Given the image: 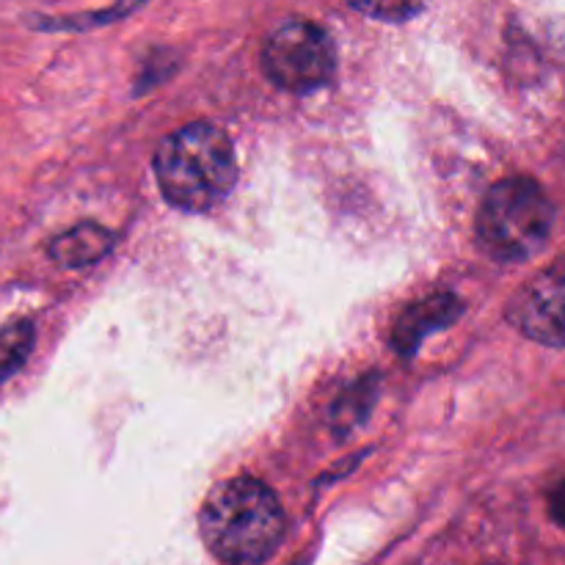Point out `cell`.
Wrapping results in <instances>:
<instances>
[{"label":"cell","mask_w":565,"mask_h":565,"mask_svg":"<svg viewBox=\"0 0 565 565\" xmlns=\"http://www.w3.org/2000/svg\"><path fill=\"white\" fill-rule=\"evenodd\" d=\"M263 64L276 86L296 94L329 86L337 72V47L329 31L309 20H290L276 28L263 50Z\"/></svg>","instance_id":"277c9868"},{"label":"cell","mask_w":565,"mask_h":565,"mask_svg":"<svg viewBox=\"0 0 565 565\" xmlns=\"http://www.w3.org/2000/svg\"><path fill=\"white\" fill-rule=\"evenodd\" d=\"M114 246V235L103 230L99 224H81L75 230L64 232L50 243V254L55 263L66 265V268H81V265H92L103 259Z\"/></svg>","instance_id":"52a82bcc"},{"label":"cell","mask_w":565,"mask_h":565,"mask_svg":"<svg viewBox=\"0 0 565 565\" xmlns=\"http://www.w3.org/2000/svg\"><path fill=\"white\" fill-rule=\"evenodd\" d=\"M351 6L362 14L381 22H406L423 14L428 0H351Z\"/></svg>","instance_id":"9c48e42d"},{"label":"cell","mask_w":565,"mask_h":565,"mask_svg":"<svg viewBox=\"0 0 565 565\" xmlns=\"http://www.w3.org/2000/svg\"><path fill=\"white\" fill-rule=\"evenodd\" d=\"M33 340H36V334H33V326L28 320L11 323L9 329L0 331V381L14 375L25 364V359L31 356Z\"/></svg>","instance_id":"ba28073f"},{"label":"cell","mask_w":565,"mask_h":565,"mask_svg":"<svg viewBox=\"0 0 565 565\" xmlns=\"http://www.w3.org/2000/svg\"><path fill=\"white\" fill-rule=\"evenodd\" d=\"M508 320L541 345L565 348V254L511 298Z\"/></svg>","instance_id":"5b68a950"},{"label":"cell","mask_w":565,"mask_h":565,"mask_svg":"<svg viewBox=\"0 0 565 565\" xmlns=\"http://www.w3.org/2000/svg\"><path fill=\"white\" fill-rule=\"evenodd\" d=\"M461 315V301L452 296H434L428 301H419L397 320L395 326V348L403 356L417 353L419 342L436 329H445Z\"/></svg>","instance_id":"8992f818"},{"label":"cell","mask_w":565,"mask_h":565,"mask_svg":"<svg viewBox=\"0 0 565 565\" xmlns=\"http://www.w3.org/2000/svg\"><path fill=\"white\" fill-rule=\"evenodd\" d=\"M207 550L226 565L268 561L285 535V511L265 483L235 478L215 486L199 513Z\"/></svg>","instance_id":"6da1fadb"},{"label":"cell","mask_w":565,"mask_h":565,"mask_svg":"<svg viewBox=\"0 0 565 565\" xmlns=\"http://www.w3.org/2000/svg\"><path fill=\"white\" fill-rule=\"evenodd\" d=\"M550 513L552 519H555V522L565 530V480L550 494Z\"/></svg>","instance_id":"30bf717a"},{"label":"cell","mask_w":565,"mask_h":565,"mask_svg":"<svg viewBox=\"0 0 565 565\" xmlns=\"http://www.w3.org/2000/svg\"><path fill=\"white\" fill-rule=\"evenodd\" d=\"M160 191L174 207L204 213L230 196L237 182L235 147L221 127L196 121L171 132L154 154Z\"/></svg>","instance_id":"7a4b0ae2"},{"label":"cell","mask_w":565,"mask_h":565,"mask_svg":"<svg viewBox=\"0 0 565 565\" xmlns=\"http://www.w3.org/2000/svg\"><path fill=\"white\" fill-rule=\"evenodd\" d=\"M555 224V207L530 177L502 180L486 193L478 210V237L502 263H522L539 254Z\"/></svg>","instance_id":"3957f363"}]
</instances>
